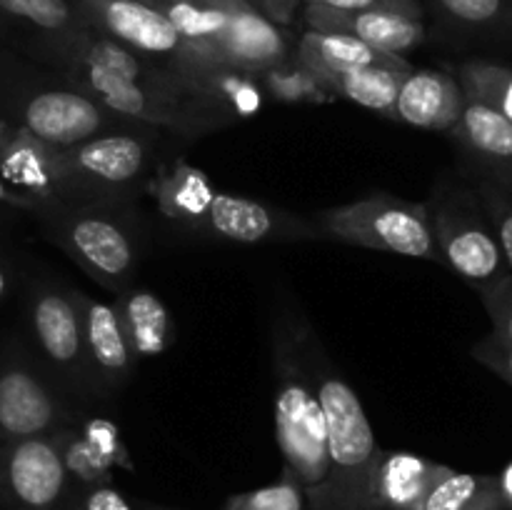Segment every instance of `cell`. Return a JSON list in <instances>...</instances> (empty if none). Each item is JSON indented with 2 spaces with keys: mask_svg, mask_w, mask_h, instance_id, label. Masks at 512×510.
I'll return each mask as SVG.
<instances>
[{
  "mask_svg": "<svg viewBox=\"0 0 512 510\" xmlns=\"http://www.w3.org/2000/svg\"><path fill=\"white\" fill-rule=\"evenodd\" d=\"M260 85H263L265 95L280 100V103H333V95L323 88L318 78L305 68L303 63L295 60V55L285 58L283 63L273 65V68L258 73Z\"/></svg>",
  "mask_w": 512,
  "mask_h": 510,
  "instance_id": "28",
  "label": "cell"
},
{
  "mask_svg": "<svg viewBox=\"0 0 512 510\" xmlns=\"http://www.w3.org/2000/svg\"><path fill=\"white\" fill-rule=\"evenodd\" d=\"M453 468L403 450H383L368 485L365 510H420L435 483Z\"/></svg>",
  "mask_w": 512,
  "mask_h": 510,
  "instance_id": "18",
  "label": "cell"
},
{
  "mask_svg": "<svg viewBox=\"0 0 512 510\" xmlns=\"http://www.w3.org/2000/svg\"><path fill=\"white\" fill-rule=\"evenodd\" d=\"M480 203H483L485 215H488L493 233L498 238L500 250H503L505 268L512 275V200L505 195L503 188L495 183H485L478 193Z\"/></svg>",
  "mask_w": 512,
  "mask_h": 510,
  "instance_id": "32",
  "label": "cell"
},
{
  "mask_svg": "<svg viewBox=\"0 0 512 510\" xmlns=\"http://www.w3.org/2000/svg\"><path fill=\"white\" fill-rule=\"evenodd\" d=\"M70 3L88 28L118 40L140 58L173 73L198 98L210 70L223 65L200 58L158 5L145 3V0H70Z\"/></svg>",
  "mask_w": 512,
  "mask_h": 510,
  "instance_id": "8",
  "label": "cell"
},
{
  "mask_svg": "<svg viewBox=\"0 0 512 510\" xmlns=\"http://www.w3.org/2000/svg\"><path fill=\"white\" fill-rule=\"evenodd\" d=\"M198 230L210 238L240 245L323 240L313 218H303L263 200L223 193V190L215 193L213 205Z\"/></svg>",
  "mask_w": 512,
  "mask_h": 510,
  "instance_id": "14",
  "label": "cell"
},
{
  "mask_svg": "<svg viewBox=\"0 0 512 510\" xmlns=\"http://www.w3.org/2000/svg\"><path fill=\"white\" fill-rule=\"evenodd\" d=\"M228 508L238 510H308V495L293 473L283 465V475L265 488L248 490V493L230 495L225 500Z\"/></svg>",
  "mask_w": 512,
  "mask_h": 510,
  "instance_id": "30",
  "label": "cell"
},
{
  "mask_svg": "<svg viewBox=\"0 0 512 510\" xmlns=\"http://www.w3.org/2000/svg\"><path fill=\"white\" fill-rule=\"evenodd\" d=\"M0 208L23 210V213H30V215L38 213V205H35V200H30L28 195H23V193H18L15 188H10L3 178H0Z\"/></svg>",
  "mask_w": 512,
  "mask_h": 510,
  "instance_id": "36",
  "label": "cell"
},
{
  "mask_svg": "<svg viewBox=\"0 0 512 510\" xmlns=\"http://www.w3.org/2000/svg\"><path fill=\"white\" fill-rule=\"evenodd\" d=\"M63 510H135V505L113 483H98L75 488Z\"/></svg>",
  "mask_w": 512,
  "mask_h": 510,
  "instance_id": "33",
  "label": "cell"
},
{
  "mask_svg": "<svg viewBox=\"0 0 512 510\" xmlns=\"http://www.w3.org/2000/svg\"><path fill=\"white\" fill-rule=\"evenodd\" d=\"M305 5L325 10H345V13H355V10H398V13L420 15L423 18V8L418 0H303Z\"/></svg>",
  "mask_w": 512,
  "mask_h": 510,
  "instance_id": "34",
  "label": "cell"
},
{
  "mask_svg": "<svg viewBox=\"0 0 512 510\" xmlns=\"http://www.w3.org/2000/svg\"><path fill=\"white\" fill-rule=\"evenodd\" d=\"M450 133L458 143L483 158L500 160V163L512 160V123L480 100L465 98L463 113Z\"/></svg>",
  "mask_w": 512,
  "mask_h": 510,
  "instance_id": "24",
  "label": "cell"
},
{
  "mask_svg": "<svg viewBox=\"0 0 512 510\" xmlns=\"http://www.w3.org/2000/svg\"><path fill=\"white\" fill-rule=\"evenodd\" d=\"M300 318H283L273 333L275 363V438L285 468L298 478L310 510H320L328 490L330 460L323 408L303 358L298 335Z\"/></svg>",
  "mask_w": 512,
  "mask_h": 510,
  "instance_id": "3",
  "label": "cell"
},
{
  "mask_svg": "<svg viewBox=\"0 0 512 510\" xmlns=\"http://www.w3.org/2000/svg\"><path fill=\"white\" fill-rule=\"evenodd\" d=\"M63 430L0 443V508H65L73 485L65 470Z\"/></svg>",
  "mask_w": 512,
  "mask_h": 510,
  "instance_id": "13",
  "label": "cell"
},
{
  "mask_svg": "<svg viewBox=\"0 0 512 510\" xmlns=\"http://www.w3.org/2000/svg\"><path fill=\"white\" fill-rule=\"evenodd\" d=\"M248 3L258 8L265 18H270L275 25L283 28V25L293 23L303 0H248Z\"/></svg>",
  "mask_w": 512,
  "mask_h": 510,
  "instance_id": "35",
  "label": "cell"
},
{
  "mask_svg": "<svg viewBox=\"0 0 512 510\" xmlns=\"http://www.w3.org/2000/svg\"><path fill=\"white\" fill-rule=\"evenodd\" d=\"M0 178L18 193L35 200L38 213L65 205L60 148L35 138L20 125L0 118Z\"/></svg>",
  "mask_w": 512,
  "mask_h": 510,
  "instance_id": "15",
  "label": "cell"
},
{
  "mask_svg": "<svg viewBox=\"0 0 512 510\" xmlns=\"http://www.w3.org/2000/svg\"><path fill=\"white\" fill-rule=\"evenodd\" d=\"M145 3H153V5H158V8H160V0H145Z\"/></svg>",
  "mask_w": 512,
  "mask_h": 510,
  "instance_id": "40",
  "label": "cell"
},
{
  "mask_svg": "<svg viewBox=\"0 0 512 510\" xmlns=\"http://www.w3.org/2000/svg\"><path fill=\"white\" fill-rule=\"evenodd\" d=\"M45 235L95 283L120 295L133 285L140 248L128 203L58 205L40 215Z\"/></svg>",
  "mask_w": 512,
  "mask_h": 510,
  "instance_id": "5",
  "label": "cell"
},
{
  "mask_svg": "<svg viewBox=\"0 0 512 510\" xmlns=\"http://www.w3.org/2000/svg\"><path fill=\"white\" fill-rule=\"evenodd\" d=\"M443 18L460 28H495L508 18V0H433Z\"/></svg>",
  "mask_w": 512,
  "mask_h": 510,
  "instance_id": "31",
  "label": "cell"
},
{
  "mask_svg": "<svg viewBox=\"0 0 512 510\" xmlns=\"http://www.w3.org/2000/svg\"><path fill=\"white\" fill-rule=\"evenodd\" d=\"M420 510H505V500L498 475L450 470L440 483H435Z\"/></svg>",
  "mask_w": 512,
  "mask_h": 510,
  "instance_id": "26",
  "label": "cell"
},
{
  "mask_svg": "<svg viewBox=\"0 0 512 510\" xmlns=\"http://www.w3.org/2000/svg\"><path fill=\"white\" fill-rule=\"evenodd\" d=\"M498 485H500V493H503L505 508H512V463L498 475Z\"/></svg>",
  "mask_w": 512,
  "mask_h": 510,
  "instance_id": "38",
  "label": "cell"
},
{
  "mask_svg": "<svg viewBox=\"0 0 512 510\" xmlns=\"http://www.w3.org/2000/svg\"><path fill=\"white\" fill-rule=\"evenodd\" d=\"M428 210L443 263L478 288V293L508 275L503 250L478 193L450 190L435 200L433 208L428 205Z\"/></svg>",
  "mask_w": 512,
  "mask_h": 510,
  "instance_id": "12",
  "label": "cell"
},
{
  "mask_svg": "<svg viewBox=\"0 0 512 510\" xmlns=\"http://www.w3.org/2000/svg\"><path fill=\"white\" fill-rule=\"evenodd\" d=\"M160 10L210 63L258 75L293 55L283 28L248 0H160Z\"/></svg>",
  "mask_w": 512,
  "mask_h": 510,
  "instance_id": "4",
  "label": "cell"
},
{
  "mask_svg": "<svg viewBox=\"0 0 512 510\" xmlns=\"http://www.w3.org/2000/svg\"><path fill=\"white\" fill-rule=\"evenodd\" d=\"M25 320L38 350L35 358L60 390H90L78 290L53 280H35L25 295Z\"/></svg>",
  "mask_w": 512,
  "mask_h": 510,
  "instance_id": "11",
  "label": "cell"
},
{
  "mask_svg": "<svg viewBox=\"0 0 512 510\" xmlns=\"http://www.w3.org/2000/svg\"><path fill=\"white\" fill-rule=\"evenodd\" d=\"M150 130H118L60 148L65 205L130 203L135 188L148 183Z\"/></svg>",
  "mask_w": 512,
  "mask_h": 510,
  "instance_id": "9",
  "label": "cell"
},
{
  "mask_svg": "<svg viewBox=\"0 0 512 510\" xmlns=\"http://www.w3.org/2000/svg\"><path fill=\"white\" fill-rule=\"evenodd\" d=\"M80 315H83V345L88 363L90 390L93 393H115L135 373V358L130 340L115 303L90 298L78 293Z\"/></svg>",
  "mask_w": 512,
  "mask_h": 510,
  "instance_id": "16",
  "label": "cell"
},
{
  "mask_svg": "<svg viewBox=\"0 0 512 510\" xmlns=\"http://www.w3.org/2000/svg\"><path fill=\"white\" fill-rule=\"evenodd\" d=\"M15 285V263L8 255V250L0 248V303L10 295Z\"/></svg>",
  "mask_w": 512,
  "mask_h": 510,
  "instance_id": "37",
  "label": "cell"
},
{
  "mask_svg": "<svg viewBox=\"0 0 512 510\" xmlns=\"http://www.w3.org/2000/svg\"><path fill=\"white\" fill-rule=\"evenodd\" d=\"M145 190L153 195L160 215L190 230L200 228L218 193L205 170L180 158L158 165L145 183Z\"/></svg>",
  "mask_w": 512,
  "mask_h": 510,
  "instance_id": "20",
  "label": "cell"
},
{
  "mask_svg": "<svg viewBox=\"0 0 512 510\" xmlns=\"http://www.w3.org/2000/svg\"><path fill=\"white\" fill-rule=\"evenodd\" d=\"M405 75L408 73H403V70L390 68H353L338 70V73H320L315 78L323 83V88L335 100L345 98L350 103H358L363 108L375 110L383 118L395 120V103H398V93Z\"/></svg>",
  "mask_w": 512,
  "mask_h": 510,
  "instance_id": "23",
  "label": "cell"
},
{
  "mask_svg": "<svg viewBox=\"0 0 512 510\" xmlns=\"http://www.w3.org/2000/svg\"><path fill=\"white\" fill-rule=\"evenodd\" d=\"M0 118L55 148H70L118 130H150V125L113 113L65 80L63 85H45L15 80L13 73H0Z\"/></svg>",
  "mask_w": 512,
  "mask_h": 510,
  "instance_id": "6",
  "label": "cell"
},
{
  "mask_svg": "<svg viewBox=\"0 0 512 510\" xmlns=\"http://www.w3.org/2000/svg\"><path fill=\"white\" fill-rule=\"evenodd\" d=\"M40 50L60 65L65 83L135 123L190 138L225 125L183 80L88 25Z\"/></svg>",
  "mask_w": 512,
  "mask_h": 510,
  "instance_id": "1",
  "label": "cell"
},
{
  "mask_svg": "<svg viewBox=\"0 0 512 510\" xmlns=\"http://www.w3.org/2000/svg\"><path fill=\"white\" fill-rule=\"evenodd\" d=\"M465 93L458 78L445 70L420 68L405 75L400 85L395 120L423 130H453L463 113Z\"/></svg>",
  "mask_w": 512,
  "mask_h": 510,
  "instance_id": "19",
  "label": "cell"
},
{
  "mask_svg": "<svg viewBox=\"0 0 512 510\" xmlns=\"http://www.w3.org/2000/svg\"><path fill=\"white\" fill-rule=\"evenodd\" d=\"M0 20L33 30L43 45L85 28L70 0H0Z\"/></svg>",
  "mask_w": 512,
  "mask_h": 510,
  "instance_id": "27",
  "label": "cell"
},
{
  "mask_svg": "<svg viewBox=\"0 0 512 510\" xmlns=\"http://www.w3.org/2000/svg\"><path fill=\"white\" fill-rule=\"evenodd\" d=\"M455 78L465 98L490 105L512 123V68L488 60H468L460 65Z\"/></svg>",
  "mask_w": 512,
  "mask_h": 510,
  "instance_id": "29",
  "label": "cell"
},
{
  "mask_svg": "<svg viewBox=\"0 0 512 510\" xmlns=\"http://www.w3.org/2000/svg\"><path fill=\"white\" fill-rule=\"evenodd\" d=\"M78 415L68 408L60 385L20 340L0 345V443L53 435Z\"/></svg>",
  "mask_w": 512,
  "mask_h": 510,
  "instance_id": "10",
  "label": "cell"
},
{
  "mask_svg": "<svg viewBox=\"0 0 512 510\" xmlns=\"http://www.w3.org/2000/svg\"><path fill=\"white\" fill-rule=\"evenodd\" d=\"M305 23L310 30L345 33L373 48L393 55H405L425 43V23L420 15L398 10H325L305 5Z\"/></svg>",
  "mask_w": 512,
  "mask_h": 510,
  "instance_id": "17",
  "label": "cell"
},
{
  "mask_svg": "<svg viewBox=\"0 0 512 510\" xmlns=\"http://www.w3.org/2000/svg\"><path fill=\"white\" fill-rule=\"evenodd\" d=\"M120 323L130 340L135 358H158L173 343V318L163 300L148 288H133L118 295L115 300Z\"/></svg>",
  "mask_w": 512,
  "mask_h": 510,
  "instance_id": "22",
  "label": "cell"
},
{
  "mask_svg": "<svg viewBox=\"0 0 512 510\" xmlns=\"http://www.w3.org/2000/svg\"><path fill=\"white\" fill-rule=\"evenodd\" d=\"M143 510H180V508H165V505H153V503H143ZM223 510H238V508H228V505H223Z\"/></svg>",
  "mask_w": 512,
  "mask_h": 510,
  "instance_id": "39",
  "label": "cell"
},
{
  "mask_svg": "<svg viewBox=\"0 0 512 510\" xmlns=\"http://www.w3.org/2000/svg\"><path fill=\"white\" fill-rule=\"evenodd\" d=\"M300 348L318 393L328 433L330 478L320 510H365L368 485L383 448L348 380L333 368L313 330L300 320Z\"/></svg>",
  "mask_w": 512,
  "mask_h": 510,
  "instance_id": "2",
  "label": "cell"
},
{
  "mask_svg": "<svg viewBox=\"0 0 512 510\" xmlns=\"http://www.w3.org/2000/svg\"><path fill=\"white\" fill-rule=\"evenodd\" d=\"M295 60L303 63L310 73H338L353 68H390L410 73L415 70L405 55L385 53L363 40L345 33H323V30H305L293 50Z\"/></svg>",
  "mask_w": 512,
  "mask_h": 510,
  "instance_id": "21",
  "label": "cell"
},
{
  "mask_svg": "<svg viewBox=\"0 0 512 510\" xmlns=\"http://www.w3.org/2000/svg\"><path fill=\"white\" fill-rule=\"evenodd\" d=\"M480 298L493 320V333L475 345L473 355L512 385V275L480 290Z\"/></svg>",
  "mask_w": 512,
  "mask_h": 510,
  "instance_id": "25",
  "label": "cell"
},
{
  "mask_svg": "<svg viewBox=\"0 0 512 510\" xmlns=\"http://www.w3.org/2000/svg\"><path fill=\"white\" fill-rule=\"evenodd\" d=\"M313 223L328 240L443 263L425 203L390 193H370L353 203L320 210L313 215Z\"/></svg>",
  "mask_w": 512,
  "mask_h": 510,
  "instance_id": "7",
  "label": "cell"
}]
</instances>
